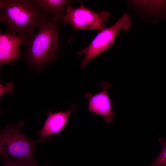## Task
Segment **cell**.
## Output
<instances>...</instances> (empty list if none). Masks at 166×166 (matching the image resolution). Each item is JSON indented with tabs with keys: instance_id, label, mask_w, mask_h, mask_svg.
<instances>
[{
	"instance_id": "30bf717a",
	"label": "cell",
	"mask_w": 166,
	"mask_h": 166,
	"mask_svg": "<svg viewBox=\"0 0 166 166\" xmlns=\"http://www.w3.org/2000/svg\"><path fill=\"white\" fill-rule=\"evenodd\" d=\"M131 2L135 6L147 13H156L166 10V1L140 0Z\"/></svg>"
},
{
	"instance_id": "7a4b0ae2",
	"label": "cell",
	"mask_w": 166,
	"mask_h": 166,
	"mask_svg": "<svg viewBox=\"0 0 166 166\" xmlns=\"http://www.w3.org/2000/svg\"><path fill=\"white\" fill-rule=\"evenodd\" d=\"M58 23L51 18L29 38L26 56L31 67L39 68L45 66L57 56L60 44Z\"/></svg>"
},
{
	"instance_id": "8992f818",
	"label": "cell",
	"mask_w": 166,
	"mask_h": 166,
	"mask_svg": "<svg viewBox=\"0 0 166 166\" xmlns=\"http://www.w3.org/2000/svg\"><path fill=\"white\" fill-rule=\"evenodd\" d=\"M100 86L103 90L99 93L94 95L89 92L85 94L89 101L88 109L90 112L103 117L106 123H110L113 122L115 115L108 92L111 84L103 82Z\"/></svg>"
},
{
	"instance_id": "5b68a950",
	"label": "cell",
	"mask_w": 166,
	"mask_h": 166,
	"mask_svg": "<svg viewBox=\"0 0 166 166\" xmlns=\"http://www.w3.org/2000/svg\"><path fill=\"white\" fill-rule=\"evenodd\" d=\"M110 16V13L108 11L97 13L83 5L76 8L69 6L62 20L65 23L72 26L76 31L94 29L101 31L107 28L105 22Z\"/></svg>"
},
{
	"instance_id": "3957f363",
	"label": "cell",
	"mask_w": 166,
	"mask_h": 166,
	"mask_svg": "<svg viewBox=\"0 0 166 166\" xmlns=\"http://www.w3.org/2000/svg\"><path fill=\"white\" fill-rule=\"evenodd\" d=\"M24 122L21 120L14 124H7L0 131V154L12 156L26 161L35 166L39 164L33 157V152L39 143L23 133L21 128Z\"/></svg>"
},
{
	"instance_id": "9c48e42d",
	"label": "cell",
	"mask_w": 166,
	"mask_h": 166,
	"mask_svg": "<svg viewBox=\"0 0 166 166\" xmlns=\"http://www.w3.org/2000/svg\"><path fill=\"white\" fill-rule=\"evenodd\" d=\"M35 5L42 10L50 12L53 19L59 22L62 20L65 14V8L73 1L68 0H34Z\"/></svg>"
},
{
	"instance_id": "ba28073f",
	"label": "cell",
	"mask_w": 166,
	"mask_h": 166,
	"mask_svg": "<svg viewBox=\"0 0 166 166\" xmlns=\"http://www.w3.org/2000/svg\"><path fill=\"white\" fill-rule=\"evenodd\" d=\"M77 108V105H73L66 112H48L42 128L36 131L39 136L38 140L39 143L49 141L52 135L62 132L65 128L70 115Z\"/></svg>"
},
{
	"instance_id": "52a82bcc",
	"label": "cell",
	"mask_w": 166,
	"mask_h": 166,
	"mask_svg": "<svg viewBox=\"0 0 166 166\" xmlns=\"http://www.w3.org/2000/svg\"><path fill=\"white\" fill-rule=\"evenodd\" d=\"M29 38L19 34L0 33V65L5 63L13 65L17 59L25 60L20 56L19 46L23 44L27 45Z\"/></svg>"
},
{
	"instance_id": "6da1fadb",
	"label": "cell",
	"mask_w": 166,
	"mask_h": 166,
	"mask_svg": "<svg viewBox=\"0 0 166 166\" xmlns=\"http://www.w3.org/2000/svg\"><path fill=\"white\" fill-rule=\"evenodd\" d=\"M0 19L7 25L6 32H18L29 38L34 30L52 17L37 7L33 0H0Z\"/></svg>"
},
{
	"instance_id": "7c38bea8",
	"label": "cell",
	"mask_w": 166,
	"mask_h": 166,
	"mask_svg": "<svg viewBox=\"0 0 166 166\" xmlns=\"http://www.w3.org/2000/svg\"><path fill=\"white\" fill-rule=\"evenodd\" d=\"M0 160L4 166H35L23 160L15 158L11 160L8 157L5 156H1ZM38 166H49V164L46 162L42 165Z\"/></svg>"
},
{
	"instance_id": "8fae6325",
	"label": "cell",
	"mask_w": 166,
	"mask_h": 166,
	"mask_svg": "<svg viewBox=\"0 0 166 166\" xmlns=\"http://www.w3.org/2000/svg\"><path fill=\"white\" fill-rule=\"evenodd\" d=\"M159 140L162 144L161 149L156 159L150 166H166V139L160 137Z\"/></svg>"
},
{
	"instance_id": "277c9868",
	"label": "cell",
	"mask_w": 166,
	"mask_h": 166,
	"mask_svg": "<svg viewBox=\"0 0 166 166\" xmlns=\"http://www.w3.org/2000/svg\"><path fill=\"white\" fill-rule=\"evenodd\" d=\"M131 25L130 17L126 13L113 26L99 33L89 45L78 53L79 55H85L81 65V69H85L90 61L112 46L119 31L128 30Z\"/></svg>"
}]
</instances>
